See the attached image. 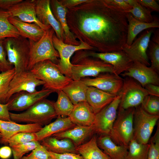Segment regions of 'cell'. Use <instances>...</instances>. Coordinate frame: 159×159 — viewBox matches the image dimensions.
I'll use <instances>...</instances> for the list:
<instances>
[{"label":"cell","instance_id":"37","mask_svg":"<svg viewBox=\"0 0 159 159\" xmlns=\"http://www.w3.org/2000/svg\"><path fill=\"white\" fill-rule=\"evenodd\" d=\"M152 11L141 5L137 0L132 6V9L127 12L130 13L136 19L147 23L152 22L154 17L151 14Z\"/></svg>","mask_w":159,"mask_h":159},{"label":"cell","instance_id":"12","mask_svg":"<svg viewBox=\"0 0 159 159\" xmlns=\"http://www.w3.org/2000/svg\"><path fill=\"white\" fill-rule=\"evenodd\" d=\"M54 92L44 88L33 92L21 91L13 95L7 103L9 110H25L39 101L46 98Z\"/></svg>","mask_w":159,"mask_h":159},{"label":"cell","instance_id":"53","mask_svg":"<svg viewBox=\"0 0 159 159\" xmlns=\"http://www.w3.org/2000/svg\"><path fill=\"white\" fill-rule=\"evenodd\" d=\"M1 134L0 132V139L1 138Z\"/></svg>","mask_w":159,"mask_h":159},{"label":"cell","instance_id":"30","mask_svg":"<svg viewBox=\"0 0 159 159\" xmlns=\"http://www.w3.org/2000/svg\"><path fill=\"white\" fill-rule=\"evenodd\" d=\"M76 150L83 159H110L98 146L95 135L88 141L76 147Z\"/></svg>","mask_w":159,"mask_h":159},{"label":"cell","instance_id":"3","mask_svg":"<svg viewBox=\"0 0 159 159\" xmlns=\"http://www.w3.org/2000/svg\"><path fill=\"white\" fill-rule=\"evenodd\" d=\"M44 83V88L57 93L73 80L63 74L57 64L49 60L36 64L30 70Z\"/></svg>","mask_w":159,"mask_h":159},{"label":"cell","instance_id":"24","mask_svg":"<svg viewBox=\"0 0 159 159\" xmlns=\"http://www.w3.org/2000/svg\"><path fill=\"white\" fill-rule=\"evenodd\" d=\"M128 22L127 31L126 45L130 46L133 43L137 35L144 30L159 27V20L154 17L153 21L147 23L140 21L134 18L132 14L125 12Z\"/></svg>","mask_w":159,"mask_h":159},{"label":"cell","instance_id":"49","mask_svg":"<svg viewBox=\"0 0 159 159\" xmlns=\"http://www.w3.org/2000/svg\"><path fill=\"white\" fill-rule=\"evenodd\" d=\"M144 88L148 95L159 97V86L149 84L146 85Z\"/></svg>","mask_w":159,"mask_h":159},{"label":"cell","instance_id":"32","mask_svg":"<svg viewBox=\"0 0 159 159\" xmlns=\"http://www.w3.org/2000/svg\"><path fill=\"white\" fill-rule=\"evenodd\" d=\"M10 16L7 10L0 9V39L20 36L16 28L9 21Z\"/></svg>","mask_w":159,"mask_h":159},{"label":"cell","instance_id":"23","mask_svg":"<svg viewBox=\"0 0 159 159\" xmlns=\"http://www.w3.org/2000/svg\"><path fill=\"white\" fill-rule=\"evenodd\" d=\"M8 19L16 28L20 36L35 42L41 38L45 31L35 23L24 22L16 17L10 16Z\"/></svg>","mask_w":159,"mask_h":159},{"label":"cell","instance_id":"44","mask_svg":"<svg viewBox=\"0 0 159 159\" xmlns=\"http://www.w3.org/2000/svg\"><path fill=\"white\" fill-rule=\"evenodd\" d=\"M50 157L52 159H83L80 154L72 153L57 154L49 151Z\"/></svg>","mask_w":159,"mask_h":159},{"label":"cell","instance_id":"34","mask_svg":"<svg viewBox=\"0 0 159 159\" xmlns=\"http://www.w3.org/2000/svg\"><path fill=\"white\" fill-rule=\"evenodd\" d=\"M149 145L137 142L132 138L128 146V152L125 159H147Z\"/></svg>","mask_w":159,"mask_h":159},{"label":"cell","instance_id":"21","mask_svg":"<svg viewBox=\"0 0 159 159\" xmlns=\"http://www.w3.org/2000/svg\"><path fill=\"white\" fill-rule=\"evenodd\" d=\"M95 114L87 102H82L74 105L69 116L76 125L89 126L93 125Z\"/></svg>","mask_w":159,"mask_h":159},{"label":"cell","instance_id":"54","mask_svg":"<svg viewBox=\"0 0 159 159\" xmlns=\"http://www.w3.org/2000/svg\"><path fill=\"white\" fill-rule=\"evenodd\" d=\"M48 159H52L50 157L49 158H48Z\"/></svg>","mask_w":159,"mask_h":159},{"label":"cell","instance_id":"42","mask_svg":"<svg viewBox=\"0 0 159 159\" xmlns=\"http://www.w3.org/2000/svg\"><path fill=\"white\" fill-rule=\"evenodd\" d=\"M49 157L48 151L40 144L29 154L23 156L21 159H48Z\"/></svg>","mask_w":159,"mask_h":159},{"label":"cell","instance_id":"29","mask_svg":"<svg viewBox=\"0 0 159 159\" xmlns=\"http://www.w3.org/2000/svg\"><path fill=\"white\" fill-rule=\"evenodd\" d=\"M40 143L48 151L55 153H78L74 145L71 140L68 138L58 139L54 137L50 136L43 140Z\"/></svg>","mask_w":159,"mask_h":159},{"label":"cell","instance_id":"2","mask_svg":"<svg viewBox=\"0 0 159 159\" xmlns=\"http://www.w3.org/2000/svg\"><path fill=\"white\" fill-rule=\"evenodd\" d=\"M54 102L46 98L43 99L23 112L14 113L9 112L10 119L12 121L16 123L45 125L57 117Z\"/></svg>","mask_w":159,"mask_h":159},{"label":"cell","instance_id":"14","mask_svg":"<svg viewBox=\"0 0 159 159\" xmlns=\"http://www.w3.org/2000/svg\"><path fill=\"white\" fill-rule=\"evenodd\" d=\"M154 31L153 29H146L130 46L125 45L123 50L133 62H140L146 66L150 65L147 51Z\"/></svg>","mask_w":159,"mask_h":159},{"label":"cell","instance_id":"51","mask_svg":"<svg viewBox=\"0 0 159 159\" xmlns=\"http://www.w3.org/2000/svg\"><path fill=\"white\" fill-rule=\"evenodd\" d=\"M12 153L11 148L8 146H4L0 148V158L7 159L11 156Z\"/></svg>","mask_w":159,"mask_h":159},{"label":"cell","instance_id":"5","mask_svg":"<svg viewBox=\"0 0 159 159\" xmlns=\"http://www.w3.org/2000/svg\"><path fill=\"white\" fill-rule=\"evenodd\" d=\"M7 59L15 68L16 73L27 70L30 50L29 40L21 36L3 40Z\"/></svg>","mask_w":159,"mask_h":159},{"label":"cell","instance_id":"35","mask_svg":"<svg viewBox=\"0 0 159 159\" xmlns=\"http://www.w3.org/2000/svg\"><path fill=\"white\" fill-rule=\"evenodd\" d=\"M149 57L151 62L150 67L159 73V34L157 30L150 40L148 48Z\"/></svg>","mask_w":159,"mask_h":159},{"label":"cell","instance_id":"27","mask_svg":"<svg viewBox=\"0 0 159 159\" xmlns=\"http://www.w3.org/2000/svg\"><path fill=\"white\" fill-rule=\"evenodd\" d=\"M99 147L110 159H125L128 147L120 145L115 143L108 135H102L97 138Z\"/></svg>","mask_w":159,"mask_h":159},{"label":"cell","instance_id":"22","mask_svg":"<svg viewBox=\"0 0 159 159\" xmlns=\"http://www.w3.org/2000/svg\"><path fill=\"white\" fill-rule=\"evenodd\" d=\"M115 96L94 87H88L86 101L96 114L110 103Z\"/></svg>","mask_w":159,"mask_h":159},{"label":"cell","instance_id":"9","mask_svg":"<svg viewBox=\"0 0 159 159\" xmlns=\"http://www.w3.org/2000/svg\"><path fill=\"white\" fill-rule=\"evenodd\" d=\"M52 41L54 46L58 52L59 56V62L57 64L59 69L63 74L71 79L72 64L70 62V58L73 54L77 51L83 49L97 50L95 47L81 41L80 43L77 45L65 43L54 34L52 37Z\"/></svg>","mask_w":159,"mask_h":159},{"label":"cell","instance_id":"46","mask_svg":"<svg viewBox=\"0 0 159 159\" xmlns=\"http://www.w3.org/2000/svg\"><path fill=\"white\" fill-rule=\"evenodd\" d=\"M137 2L144 7L157 12L159 11V5L154 0H137Z\"/></svg>","mask_w":159,"mask_h":159},{"label":"cell","instance_id":"52","mask_svg":"<svg viewBox=\"0 0 159 159\" xmlns=\"http://www.w3.org/2000/svg\"><path fill=\"white\" fill-rule=\"evenodd\" d=\"M129 5L132 7V6L136 1V0H125Z\"/></svg>","mask_w":159,"mask_h":159},{"label":"cell","instance_id":"7","mask_svg":"<svg viewBox=\"0 0 159 159\" xmlns=\"http://www.w3.org/2000/svg\"><path fill=\"white\" fill-rule=\"evenodd\" d=\"M118 110L109 135L117 145L128 147L133 137L135 108L123 109L118 107Z\"/></svg>","mask_w":159,"mask_h":159},{"label":"cell","instance_id":"31","mask_svg":"<svg viewBox=\"0 0 159 159\" xmlns=\"http://www.w3.org/2000/svg\"><path fill=\"white\" fill-rule=\"evenodd\" d=\"M88 87L81 80H73L62 90L66 94L72 102L75 105L86 101V95Z\"/></svg>","mask_w":159,"mask_h":159},{"label":"cell","instance_id":"10","mask_svg":"<svg viewBox=\"0 0 159 159\" xmlns=\"http://www.w3.org/2000/svg\"><path fill=\"white\" fill-rule=\"evenodd\" d=\"M119 93L121 98L119 108L123 109L140 105L148 95L146 90L138 82L127 77L123 78L122 86Z\"/></svg>","mask_w":159,"mask_h":159},{"label":"cell","instance_id":"15","mask_svg":"<svg viewBox=\"0 0 159 159\" xmlns=\"http://www.w3.org/2000/svg\"><path fill=\"white\" fill-rule=\"evenodd\" d=\"M44 84L43 81L37 78L30 71L16 73L10 83L7 102L14 94L21 91L35 92L37 91V87Z\"/></svg>","mask_w":159,"mask_h":159},{"label":"cell","instance_id":"47","mask_svg":"<svg viewBox=\"0 0 159 159\" xmlns=\"http://www.w3.org/2000/svg\"><path fill=\"white\" fill-rule=\"evenodd\" d=\"M7 104L0 103V119L3 120L11 121Z\"/></svg>","mask_w":159,"mask_h":159},{"label":"cell","instance_id":"41","mask_svg":"<svg viewBox=\"0 0 159 159\" xmlns=\"http://www.w3.org/2000/svg\"><path fill=\"white\" fill-rule=\"evenodd\" d=\"M159 127H157L155 133L149 143L147 159H159Z\"/></svg>","mask_w":159,"mask_h":159},{"label":"cell","instance_id":"4","mask_svg":"<svg viewBox=\"0 0 159 159\" xmlns=\"http://www.w3.org/2000/svg\"><path fill=\"white\" fill-rule=\"evenodd\" d=\"M54 33V30L51 27L45 30L38 41L35 42L29 40L30 50L27 70L30 71L37 63L46 60L58 64L59 56L52 41Z\"/></svg>","mask_w":159,"mask_h":159},{"label":"cell","instance_id":"18","mask_svg":"<svg viewBox=\"0 0 159 159\" xmlns=\"http://www.w3.org/2000/svg\"><path fill=\"white\" fill-rule=\"evenodd\" d=\"M158 74L150 67L135 62L126 71L120 75L123 77H127L133 78L144 87L149 84L159 86Z\"/></svg>","mask_w":159,"mask_h":159},{"label":"cell","instance_id":"19","mask_svg":"<svg viewBox=\"0 0 159 159\" xmlns=\"http://www.w3.org/2000/svg\"><path fill=\"white\" fill-rule=\"evenodd\" d=\"M7 11L10 16L17 17L24 22L35 23L45 30L51 27L43 24L37 19L35 0H23Z\"/></svg>","mask_w":159,"mask_h":159},{"label":"cell","instance_id":"38","mask_svg":"<svg viewBox=\"0 0 159 159\" xmlns=\"http://www.w3.org/2000/svg\"><path fill=\"white\" fill-rule=\"evenodd\" d=\"M40 144L39 141L35 140L11 147L14 159H21L24 154L32 151Z\"/></svg>","mask_w":159,"mask_h":159},{"label":"cell","instance_id":"28","mask_svg":"<svg viewBox=\"0 0 159 159\" xmlns=\"http://www.w3.org/2000/svg\"><path fill=\"white\" fill-rule=\"evenodd\" d=\"M50 3L53 14L60 24L64 33L66 41L71 44L72 43L74 44V43L76 44V39L70 32L67 23L66 17L67 8L62 5L61 1L58 0L50 1Z\"/></svg>","mask_w":159,"mask_h":159},{"label":"cell","instance_id":"36","mask_svg":"<svg viewBox=\"0 0 159 159\" xmlns=\"http://www.w3.org/2000/svg\"><path fill=\"white\" fill-rule=\"evenodd\" d=\"M16 74L14 67L8 71L0 72V103H7V97L10 82Z\"/></svg>","mask_w":159,"mask_h":159},{"label":"cell","instance_id":"40","mask_svg":"<svg viewBox=\"0 0 159 159\" xmlns=\"http://www.w3.org/2000/svg\"><path fill=\"white\" fill-rule=\"evenodd\" d=\"M35 140H37L35 133L20 132L14 135L11 137L8 140V144L11 147L18 145Z\"/></svg>","mask_w":159,"mask_h":159},{"label":"cell","instance_id":"33","mask_svg":"<svg viewBox=\"0 0 159 159\" xmlns=\"http://www.w3.org/2000/svg\"><path fill=\"white\" fill-rule=\"evenodd\" d=\"M57 93V99L56 102H54L53 104L57 116L69 117L74 108V105L62 90Z\"/></svg>","mask_w":159,"mask_h":159},{"label":"cell","instance_id":"43","mask_svg":"<svg viewBox=\"0 0 159 159\" xmlns=\"http://www.w3.org/2000/svg\"><path fill=\"white\" fill-rule=\"evenodd\" d=\"M4 40L0 39V72L8 71L14 67L6 58L7 54L3 45Z\"/></svg>","mask_w":159,"mask_h":159},{"label":"cell","instance_id":"20","mask_svg":"<svg viewBox=\"0 0 159 159\" xmlns=\"http://www.w3.org/2000/svg\"><path fill=\"white\" fill-rule=\"evenodd\" d=\"M42 127L37 124H21L12 121L0 119V132L1 135L0 143L7 144L9 139L16 133L23 132L36 133Z\"/></svg>","mask_w":159,"mask_h":159},{"label":"cell","instance_id":"11","mask_svg":"<svg viewBox=\"0 0 159 159\" xmlns=\"http://www.w3.org/2000/svg\"><path fill=\"white\" fill-rule=\"evenodd\" d=\"M120 98L119 93L110 103L95 114L93 125L95 132L109 135L117 117Z\"/></svg>","mask_w":159,"mask_h":159},{"label":"cell","instance_id":"48","mask_svg":"<svg viewBox=\"0 0 159 159\" xmlns=\"http://www.w3.org/2000/svg\"><path fill=\"white\" fill-rule=\"evenodd\" d=\"M23 0H0V9L8 10Z\"/></svg>","mask_w":159,"mask_h":159},{"label":"cell","instance_id":"13","mask_svg":"<svg viewBox=\"0 0 159 159\" xmlns=\"http://www.w3.org/2000/svg\"><path fill=\"white\" fill-rule=\"evenodd\" d=\"M81 80L88 87H93L115 95L122 88L123 78L112 73H101L93 78L85 77Z\"/></svg>","mask_w":159,"mask_h":159},{"label":"cell","instance_id":"16","mask_svg":"<svg viewBox=\"0 0 159 159\" xmlns=\"http://www.w3.org/2000/svg\"><path fill=\"white\" fill-rule=\"evenodd\" d=\"M87 55L98 58L112 65V73L118 75L126 71L133 62L122 50L105 53L91 52Z\"/></svg>","mask_w":159,"mask_h":159},{"label":"cell","instance_id":"25","mask_svg":"<svg viewBox=\"0 0 159 159\" xmlns=\"http://www.w3.org/2000/svg\"><path fill=\"white\" fill-rule=\"evenodd\" d=\"M76 125L71 120L69 117H62L58 116L54 122L45 125L35 133L37 141L52 136L54 134L61 132L71 129Z\"/></svg>","mask_w":159,"mask_h":159},{"label":"cell","instance_id":"45","mask_svg":"<svg viewBox=\"0 0 159 159\" xmlns=\"http://www.w3.org/2000/svg\"><path fill=\"white\" fill-rule=\"evenodd\" d=\"M109 4L112 5L120 9L127 12L132 9L125 0H105Z\"/></svg>","mask_w":159,"mask_h":159},{"label":"cell","instance_id":"6","mask_svg":"<svg viewBox=\"0 0 159 159\" xmlns=\"http://www.w3.org/2000/svg\"><path fill=\"white\" fill-rule=\"evenodd\" d=\"M71 63L72 79L73 80L88 77H95L102 73L113 72L112 65L87 54L76 56Z\"/></svg>","mask_w":159,"mask_h":159},{"label":"cell","instance_id":"1","mask_svg":"<svg viewBox=\"0 0 159 159\" xmlns=\"http://www.w3.org/2000/svg\"><path fill=\"white\" fill-rule=\"evenodd\" d=\"M90 9L78 18L80 30L101 53L122 50L126 44V13L104 0H92Z\"/></svg>","mask_w":159,"mask_h":159},{"label":"cell","instance_id":"26","mask_svg":"<svg viewBox=\"0 0 159 159\" xmlns=\"http://www.w3.org/2000/svg\"><path fill=\"white\" fill-rule=\"evenodd\" d=\"M94 132L93 125L89 126L75 125L71 129L54 134L51 136L58 139H69L77 147L84 143V141Z\"/></svg>","mask_w":159,"mask_h":159},{"label":"cell","instance_id":"39","mask_svg":"<svg viewBox=\"0 0 159 159\" xmlns=\"http://www.w3.org/2000/svg\"><path fill=\"white\" fill-rule=\"evenodd\" d=\"M140 105L147 113L153 115H159V97L147 95Z\"/></svg>","mask_w":159,"mask_h":159},{"label":"cell","instance_id":"8","mask_svg":"<svg viewBox=\"0 0 159 159\" xmlns=\"http://www.w3.org/2000/svg\"><path fill=\"white\" fill-rule=\"evenodd\" d=\"M159 115L150 114L140 105L135 107L133 115V138L141 143H148Z\"/></svg>","mask_w":159,"mask_h":159},{"label":"cell","instance_id":"17","mask_svg":"<svg viewBox=\"0 0 159 159\" xmlns=\"http://www.w3.org/2000/svg\"><path fill=\"white\" fill-rule=\"evenodd\" d=\"M35 2L36 14L38 20L43 24L52 28L56 36L64 42L65 40L64 34L60 24L53 14L50 0H35Z\"/></svg>","mask_w":159,"mask_h":159},{"label":"cell","instance_id":"50","mask_svg":"<svg viewBox=\"0 0 159 159\" xmlns=\"http://www.w3.org/2000/svg\"><path fill=\"white\" fill-rule=\"evenodd\" d=\"M92 0H67L61 1L65 7H71L84 3H90Z\"/></svg>","mask_w":159,"mask_h":159}]
</instances>
